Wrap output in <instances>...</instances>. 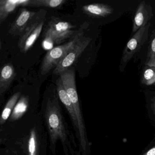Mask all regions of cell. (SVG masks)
Instances as JSON below:
<instances>
[{"label":"cell","mask_w":155,"mask_h":155,"mask_svg":"<svg viewBox=\"0 0 155 155\" xmlns=\"http://www.w3.org/2000/svg\"><path fill=\"white\" fill-rule=\"evenodd\" d=\"M45 119L52 153L55 154L56 144L60 140L62 143L66 155H69V152L73 155V150L69 140L68 131L57 97L49 99L45 111Z\"/></svg>","instance_id":"obj_1"},{"label":"cell","mask_w":155,"mask_h":155,"mask_svg":"<svg viewBox=\"0 0 155 155\" xmlns=\"http://www.w3.org/2000/svg\"><path fill=\"white\" fill-rule=\"evenodd\" d=\"M75 26L68 21L58 18H53L49 21L44 28L42 37L43 44L45 48L52 47L73 38L77 33L74 30Z\"/></svg>","instance_id":"obj_2"},{"label":"cell","mask_w":155,"mask_h":155,"mask_svg":"<svg viewBox=\"0 0 155 155\" xmlns=\"http://www.w3.org/2000/svg\"><path fill=\"white\" fill-rule=\"evenodd\" d=\"M82 34L81 32H78L68 42L50 50L43 58L41 63L40 68L41 75H46L51 69H55Z\"/></svg>","instance_id":"obj_3"},{"label":"cell","mask_w":155,"mask_h":155,"mask_svg":"<svg viewBox=\"0 0 155 155\" xmlns=\"http://www.w3.org/2000/svg\"><path fill=\"white\" fill-rule=\"evenodd\" d=\"M150 23L140 29L130 39L125 46L120 61V69L123 71L128 62L139 51L147 39Z\"/></svg>","instance_id":"obj_4"},{"label":"cell","mask_w":155,"mask_h":155,"mask_svg":"<svg viewBox=\"0 0 155 155\" xmlns=\"http://www.w3.org/2000/svg\"><path fill=\"white\" fill-rule=\"evenodd\" d=\"M91 41V38L86 37L82 34L58 66L54 69L53 73L60 75L61 72L69 68L70 67L77 61Z\"/></svg>","instance_id":"obj_5"},{"label":"cell","mask_w":155,"mask_h":155,"mask_svg":"<svg viewBox=\"0 0 155 155\" xmlns=\"http://www.w3.org/2000/svg\"><path fill=\"white\" fill-rule=\"evenodd\" d=\"M44 11L20 37L18 47L22 53H27L31 49L42 31L45 23Z\"/></svg>","instance_id":"obj_6"},{"label":"cell","mask_w":155,"mask_h":155,"mask_svg":"<svg viewBox=\"0 0 155 155\" xmlns=\"http://www.w3.org/2000/svg\"><path fill=\"white\" fill-rule=\"evenodd\" d=\"M41 12L31 11L25 8L21 9L17 18L12 24L9 33L15 37H20L39 18Z\"/></svg>","instance_id":"obj_7"},{"label":"cell","mask_w":155,"mask_h":155,"mask_svg":"<svg viewBox=\"0 0 155 155\" xmlns=\"http://www.w3.org/2000/svg\"><path fill=\"white\" fill-rule=\"evenodd\" d=\"M57 90L60 100L68 112L76 132V136L78 140L80 135V129L78 117L73 104L64 89L60 78H59L57 81Z\"/></svg>","instance_id":"obj_8"},{"label":"cell","mask_w":155,"mask_h":155,"mask_svg":"<svg viewBox=\"0 0 155 155\" xmlns=\"http://www.w3.org/2000/svg\"><path fill=\"white\" fill-rule=\"evenodd\" d=\"M152 8L150 5H147L145 1L139 4L136 10L133 19L132 33H135L140 29L146 27L149 21L152 17Z\"/></svg>","instance_id":"obj_9"},{"label":"cell","mask_w":155,"mask_h":155,"mask_svg":"<svg viewBox=\"0 0 155 155\" xmlns=\"http://www.w3.org/2000/svg\"><path fill=\"white\" fill-rule=\"evenodd\" d=\"M30 0H1L0 23H2L8 16L18 7H28Z\"/></svg>","instance_id":"obj_10"},{"label":"cell","mask_w":155,"mask_h":155,"mask_svg":"<svg viewBox=\"0 0 155 155\" xmlns=\"http://www.w3.org/2000/svg\"><path fill=\"white\" fill-rule=\"evenodd\" d=\"M16 75V70L12 64L8 63L2 67L0 74V95L2 96L7 92Z\"/></svg>","instance_id":"obj_11"},{"label":"cell","mask_w":155,"mask_h":155,"mask_svg":"<svg viewBox=\"0 0 155 155\" xmlns=\"http://www.w3.org/2000/svg\"><path fill=\"white\" fill-rule=\"evenodd\" d=\"M83 12L89 16L97 18H105L111 15L114 11L110 6L103 3H92L82 8Z\"/></svg>","instance_id":"obj_12"},{"label":"cell","mask_w":155,"mask_h":155,"mask_svg":"<svg viewBox=\"0 0 155 155\" xmlns=\"http://www.w3.org/2000/svg\"><path fill=\"white\" fill-rule=\"evenodd\" d=\"M28 107V99L25 97H21L17 102L10 117V121H17L21 118L27 112Z\"/></svg>","instance_id":"obj_13"},{"label":"cell","mask_w":155,"mask_h":155,"mask_svg":"<svg viewBox=\"0 0 155 155\" xmlns=\"http://www.w3.org/2000/svg\"><path fill=\"white\" fill-rule=\"evenodd\" d=\"M20 96V92H17L13 94L8 101L2 110L0 118V125L1 126L5 124L7 120L9 118Z\"/></svg>","instance_id":"obj_14"},{"label":"cell","mask_w":155,"mask_h":155,"mask_svg":"<svg viewBox=\"0 0 155 155\" xmlns=\"http://www.w3.org/2000/svg\"><path fill=\"white\" fill-rule=\"evenodd\" d=\"M66 2L65 0H30L28 7L58 8L63 6Z\"/></svg>","instance_id":"obj_15"},{"label":"cell","mask_w":155,"mask_h":155,"mask_svg":"<svg viewBox=\"0 0 155 155\" xmlns=\"http://www.w3.org/2000/svg\"><path fill=\"white\" fill-rule=\"evenodd\" d=\"M147 56L145 64L155 69V30L152 32L149 43Z\"/></svg>","instance_id":"obj_16"},{"label":"cell","mask_w":155,"mask_h":155,"mask_svg":"<svg viewBox=\"0 0 155 155\" xmlns=\"http://www.w3.org/2000/svg\"><path fill=\"white\" fill-rule=\"evenodd\" d=\"M28 155H38V139L37 132L35 129H32L30 132L28 143Z\"/></svg>","instance_id":"obj_17"},{"label":"cell","mask_w":155,"mask_h":155,"mask_svg":"<svg viewBox=\"0 0 155 155\" xmlns=\"http://www.w3.org/2000/svg\"><path fill=\"white\" fill-rule=\"evenodd\" d=\"M147 109L150 118L155 123V94L147 99Z\"/></svg>","instance_id":"obj_18"},{"label":"cell","mask_w":155,"mask_h":155,"mask_svg":"<svg viewBox=\"0 0 155 155\" xmlns=\"http://www.w3.org/2000/svg\"><path fill=\"white\" fill-rule=\"evenodd\" d=\"M155 71L151 68H147L144 71L142 77V82L144 84L150 81L154 76Z\"/></svg>","instance_id":"obj_19"},{"label":"cell","mask_w":155,"mask_h":155,"mask_svg":"<svg viewBox=\"0 0 155 155\" xmlns=\"http://www.w3.org/2000/svg\"><path fill=\"white\" fill-rule=\"evenodd\" d=\"M140 155H155V140H152Z\"/></svg>","instance_id":"obj_20"},{"label":"cell","mask_w":155,"mask_h":155,"mask_svg":"<svg viewBox=\"0 0 155 155\" xmlns=\"http://www.w3.org/2000/svg\"><path fill=\"white\" fill-rule=\"evenodd\" d=\"M155 83V74H154V76H153L152 78L149 81L147 82V83L145 84V85H147V86H150V85H152V84H154V83Z\"/></svg>","instance_id":"obj_21"},{"label":"cell","mask_w":155,"mask_h":155,"mask_svg":"<svg viewBox=\"0 0 155 155\" xmlns=\"http://www.w3.org/2000/svg\"><path fill=\"white\" fill-rule=\"evenodd\" d=\"M155 140V137H154V139H153V140Z\"/></svg>","instance_id":"obj_22"}]
</instances>
